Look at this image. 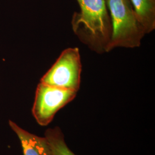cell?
<instances>
[{
    "mask_svg": "<svg viewBox=\"0 0 155 155\" xmlns=\"http://www.w3.org/2000/svg\"><path fill=\"white\" fill-rule=\"evenodd\" d=\"M77 93L40 82L36 88L32 109L36 122L41 126L50 124L56 113L72 101Z\"/></svg>",
    "mask_w": 155,
    "mask_h": 155,
    "instance_id": "obj_4",
    "label": "cell"
},
{
    "mask_svg": "<svg viewBox=\"0 0 155 155\" xmlns=\"http://www.w3.org/2000/svg\"><path fill=\"white\" fill-rule=\"evenodd\" d=\"M111 18V36L107 52L115 47H138L145 35L130 0H106Z\"/></svg>",
    "mask_w": 155,
    "mask_h": 155,
    "instance_id": "obj_2",
    "label": "cell"
},
{
    "mask_svg": "<svg viewBox=\"0 0 155 155\" xmlns=\"http://www.w3.org/2000/svg\"><path fill=\"white\" fill-rule=\"evenodd\" d=\"M9 125L20 141L24 155H51L50 145L45 137L29 133L11 120Z\"/></svg>",
    "mask_w": 155,
    "mask_h": 155,
    "instance_id": "obj_5",
    "label": "cell"
},
{
    "mask_svg": "<svg viewBox=\"0 0 155 155\" xmlns=\"http://www.w3.org/2000/svg\"><path fill=\"white\" fill-rule=\"evenodd\" d=\"M45 137L50 145L51 155H76L67 146L61 128L48 129Z\"/></svg>",
    "mask_w": 155,
    "mask_h": 155,
    "instance_id": "obj_7",
    "label": "cell"
},
{
    "mask_svg": "<svg viewBox=\"0 0 155 155\" xmlns=\"http://www.w3.org/2000/svg\"><path fill=\"white\" fill-rule=\"evenodd\" d=\"M133 11L145 33L155 28V0H130Z\"/></svg>",
    "mask_w": 155,
    "mask_h": 155,
    "instance_id": "obj_6",
    "label": "cell"
},
{
    "mask_svg": "<svg viewBox=\"0 0 155 155\" xmlns=\"http://www.w3.org/2000/svg\"><path fill=\"white\" fill-rule=\"evenodd\" d=\"M80 12L72 17L73 31L80 40L97 53L107 52L111 23L106 0H77Z\"/></svg>",
    "mask_w": 155,
    "mask_h": 155,
    "instance_id": "obj_1",
    "label": "cell"
},
{
    "mask_svg": "<svg viewBox=\"0 0 155 155\" xmlns=\"http://www.w3.org/2000/svg\"><path fill=\"white\" fill-rule=\"evenodd\" d=\"M82 64L77 47L61 52L55 63L40 80L41 83L77 92L80 88Z\"/></svg>",
    "mask_w": 155,
    "mask_h": 155,
    "instance_id": "obj_3",
    "label": "cell"
}]
</instances>
